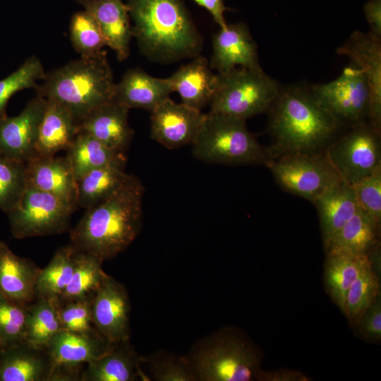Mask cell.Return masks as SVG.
<instances>
[{
	"mask_svg": "<svg viewBox=\"0 0 381 381\" xmlns=\"http://www.w3.org/2000/svg\"><path fill=\"white\" fill-rule=\"evenodd\" d=\"M78 125L66 107L55 100L47 99L38 131L35 157L54 156L60 150H66L79 132Z\"/></svg>",
	"mask_w": 381,
	"mask_h": 381,
	"instance_id": "cell-25",
	"label": "cell"
},
{
	"mask_svg": "<svg viewBox=\"0 0 381 381\" xmlns=\"http://www.w3.org/2000/svg\"><path fill=\"white\" fill-rule=\"evenodd\" d=\"M4 349H6L5 346H4V344H2V342L0 340V353L4 351Z\"/></svg>",
	"mask_w": 381,
	"mask_h": 381,
	"instance_id": "cell-47",
	"label": "cell"
},
{
	"mask_svg": "<svg viewBox=\"0 0 381 381\" xmlns=\"http://www.w3.org/2000/svg\"><path fill=\"white\" fill-rule=\"evenodd\" d=\"M310 377L301 372L279 369L274 371L262 370L258 381H307Z\"/></svg>",
	"mask_w": 381,
	"mask_h": 381,
	"instance_id": "cell-45",
	"label": "cell"
},
{
	"mask_svg": "<svg viewBox=\"0 0 381 381\" xmlns=\"http://www.w3.org/2000/svg\"><path fill=\"white\" fill-rule=\"evenodd\" d=\"M75 210L56 196L27 183L7 215L13 236L24 238L66 231Z\"/></svg>",
	"mask_w": 381,
	"mask_h": 381,
	"instance_id": "cell-8",
	"label": "cell"
},
{
	"mask_svg": "<svg viewBox=\"0 0 381 381\" xmlns=\"http://www.w3.org/2000/svg\"><path fill=\"white\" fill-rule=\"evenodd\" d=\"M201 7L205 8L212 16L214 22L219 28H224L227 23L224 18V13L228 10L223 0H193Z\"/></svg>",
	"mask_w": 381,
	"mask_h": 381,
	"instance_id": "cell-46",
	"label": "cell"
},
{
	"mask_svg": "<svg viewBox=\"0 0 381 381\" xmlns=\"http://www.w3.org/2000/svg\"><path fill=\"white\" fill-rule=\"evenodd\" d=\"M352 186L359 206L380 227L381 168L361 179Z\"/></svg>",
	"mask_w": 381,
	"mask_h": 381,
	"instance_id": "cell-41",
	"label": "cell"
},
{
	"mask_svg": "<svg viewBox=\"0 0 381 381\" xmlns=\"http://www.w3.org/2000/svg\"><path fill=\"white\" fill-rule=\"evenodd\" d=\"M69 33L73 48L82 57L98 54L106 47L97 21L85 10L72 16Z\"/></svg>",
	"mask_w": 381,
	"mask_h": 381,
	"instance_id": "cell-37",
	"label": "cell"
},
{
	"mask_svg": "<svg viewBox=\"0 0 381 381\" xmlns=\"http://www.w3.org/2000/svg\"><path fill=\"white\" fill-rule=\"evenodd\" d=\"M92 297L64 303L60 308L62 329L74 332H91L95 328L91 313Z\"/></svg>",
	"mask_w": 381,
	"mask_h": 381,
	"instance_id": "cell-42",
	"label": "cell"
},
{
	"mask_svg": "<svg viewBox=\"0 0 381 381\" xmlns=\"http://www.w3.org/2000/svg\"><path fill=\"white\" fill-rule=\"evenodd\" d=\"M167 79L173 92H178L183 104L202 111L210 102L217 74L212 71L208 60L199 54Z\"/></svg>",
	"mask_w": 381,
	"mask_h": 381,
	"instance_id": "cell-24",
	"label": "cell"
},
{
	"mask_svg": "<svg viewBox=\"0 0 381 381\" xmlns=\"http://www.w3.org/2000/svg\"><path fill=\"white\" fill-rule=\"evenodd\" d=\"M103 262L94 255L77 250L73 272L59 298L60 301L65 303L92 296L108 275L102 270Z\"/></svg>",
	"mask_w": 381,
	"mask_h": 381,
	"instance_id": "cell-34",
	"label": "cell"
},
{
	"mask_svg": "<svg viewBox=\"0 0 381 381\" xmlns=\"http://www.w3.org/2000/svg\"><path fill=\"white\" fill-rule=\"evenodd\" d=\"M380 229V227L359 206L355 214L325 248V253L368 254L379 243Z\"/></svg>",
	"mask_w": 381,
	"mask_h": 381,
	"instance_id": "cell-30",
	"label": "cell"
},
{
	"mask_svg": "<svg viewBox=\"0 0 381 381\" xmlns=\"http://www.w3.org/2000/svg\"><path fill=\"white\" fill-rule=\"evenodd\" d=\"M313 203L318 212L324 248L359 207L353 186L342 179L325 189Z\"/></svg>",
	"mask_w": 381,
	"mask_h": 381,
	"instance_id": "cell-22",
	"label": "cell"
},
{
	"mask_svg": "<svg viewBox=\"0 0 381 381\" xmlns=\"http://www.w3.org/2000/svg\"><path fill=\"white\" fill-rule=\"evenodd\" d=\"M27 186L26 164L0 153V210L8 213Z\"/></svg>",
	"mask_w": 381,
	"mask_h": 381,
	"instance_id": "cell-38",
	"label": "cell"
},
{
	"mask_svg": "<svg viewBox=\"0 0 381 381\" xmlns=\"http://www.w3.org/2000/svg\"><path fill=\"white\" fill-rule=\"evenodd\" d=\"M337 52L348 56L366 77L370 90L369 122L381 133V40L356 30Z\"/></svg>",
	"mask_w": 381,
	"mask_h": 381,
	"instance_id": "cell-15",
	"label": "cell"
},
{
	"mask_svg": "<svg viewBox=\"0 0 381 381\" xmlns=\"http://www.w3.org/2000/svg\"><path fill=\"white\" fill-rule=\"evenodd\" d=\"M45 74L40 60L32 56L17 70L0 80V121L7 116L6 106L11 97L24 89H36L38 86L37 82L43 80Z\"/></svg>",
	"mask_w": 381,
	"mask_h": 381,
	"instance_id": "cell-36",
	"label": "cell"
},
{
	"mask_svg": "<svg viewBox=\"0 0 381 381\" xmlns=\"http://www.w3.org/2000/svg\"><path fill=\"white\" fill-rule=\"evenodd\" d=\"M76 253L71 244L57 250L49 263L40 270L35 283V298L60 297L71 279Z\"/></svg>",
	"mask_w": 381,
	"mask_h": 381,
	"instance_id": "cell-33",
	"label": "cell"
},
{
	"mask_svg": "<svg viewBox=\"0 0 381 381\" xmlns=\"http://www.w3.org/2000/svg\"><path fill=\"white\" fill-rule=\"evenodd\" d=\"M205 116L169 97L150 111V138L170 150L191 145Z\"/></svg>",
	"mask_w": 381,
	"mask_h": 381,
	"instance_id": "cell-13",
	"label": "cell"
},
{
	"mask_svg": "<svg viewBox=\"0 0 381 381\" xmlns=\"http://www.w3.org/2000/svg\"><path fill=\"white\" fill-rule=\"evenodd\" d=\"M126 157L123 155L110 163L94 169L77 181V205L85 210L107 200L127 181Z\"/></svg>",
	"mask_w": 381,
	"mask_h": 381,
	"instance_id": "cell-28",
	"label": "cell"
},
{
	"mask_svg": "<svg viewBox=\"0 0 381 381\" xmlns=\"http://www.w3.org/2000/svg\"><path fill=\"white\" fill-rule=\"evenodd\" d=\"M53 370L46 350L26 344L0 353V381L52 380Z\"/></svg>",
	"mask_w": 381,
	"mask_h": 381,
	"instance_id": "cell-26",
	"label": "cell"
},
{
	"mask_svg": "<svg viewBox=\"0 0 381 381\" xmlns=\"http://www.w3.org/2000/svg\"><path fill=\"white\" fill-rule=\"evenodd\" d=\"M27 306L0 294V340L6 349L25 344Z\"/></svg>",
	"mask_w": 381,
	"mask_h": 381,
	"instance_id": "cell-39",
	"label": "cell"
},
{
	"mask_svg": "<svg viewBox=\"0 0 381 381\" xmlns=\"http://www.w3.org/2000/svg\"><path fill=\"white\" fill-rule=\"evenodd\" d=\"M370 264L368 254L326 253L324 269L325 290L341 311L349 288Z\"/></svg>",
	"mask_w": 381,
	"mask_h": 381,
	"instance_id": "cell-29",
	"label": "cell"
},
{
	"mask_svg": "<svg viewBox=\"0 0 381 381\" xmlns=\"http://www.w3.org/2000/svg\"><path fill=\"white\" fill-rule=\"evenodd\" d=\"M40 270L30 260L15 254L0 241V294L27 306L35 298V283Z\"/></svg>",
	"mask_w": 381,
	"mask_h": 381,
	"instance_id": "cell-23",
	"label": "cell"
},
{
	"mask_svg": "<svg viewBox=\"0 0 381 381\" xmlns=\"http://www.w3.org/2000/svg\"><path fill=\"white\" fill-rule=\"evenodd\" d=\"M140 357L130 346L128 340L115 344L101 357L87 363L81 376L84 381L147 380L140 368Z\"/></svg>",
	"mask_w": 381,
	"mask_h": 381,
	"instance_id": "cell-27",
	"label": "cell"
},
{
	"mask_svg": "<svg viewBox=\"0 0 381 381\" xmlns=\"http://www.w3.org/2000/svg\"><path fill=\"white\" fill-rule=\"evenodd\" d=\"M172 92L167 78L154 77L136 67L127 70L115 84L111 101L129 109L138 108L150 112Z\"/></svg>",
	"mask_w": 381,
	"mask_h": 381,
	"instance_id": "cell-20",
	"label": "cell"
},
{
	"mask_svg": "<svg viewBox=\"0 0 381 381\" xmlns=\"http://www.w3.org/2000/svg\"><path fill=\"white\" fill-rule=\"evenodd\" d=\"M364 13L373 37L381 40V0H370L364 6Z\"/></svg>",
	"mask_w": 381,
	"mask_h": 381,
	"instance_id": "cell-44",
	"label": "cell"
},
{
	"mask_svg": "<svg viewBox=\"0 0 381 381\" xmlns=\"http://www.w3.org/2000/svg\"><path fill=\"white\" fill-rule=\"evenodd\" d=\"M66 157L76 181L88 172L106 165L125 155L114 150L87 132L80 131L66 150Z\"/></svg>",
	"mask_w": 381,
	"mask_h": 381,
	"instance_id": "cell-32",
	"label": "cell"
},
{
	"mask_svg": "<svg viewBox=\"0 0 381 381\" xmlns=\"http://www.w3.org/2000/svg\"><path fill=\"white\" fill-rule=\"evenodd\" d=\"M281 85L262 68L237 67L217 73L210 112L246 120L267 112Z\"/></svg>",
	"mask_w": 381,
	"mask_h": 381,
	"instance_id": "cell-7",
	"label": "cell"
},
{
	"mask_svg": "<svg viewBox=\"0 0 381 381\" xmlns=\"http://www.w3.org/2000/svg\"><path fill=\"white\" fill-rule=\"evenodd\" d=\"M380 296V278L370 264L349 288L341 312L351 323L360 317Z\"/></svg>",
	"mask_w": 381,
	"mask_h": 381,
	"instance_id": "cell-35",
	"label": "cell"
},
{
	"mask_svg": "<svg viewBox=\"0 0 381 381\" xmlns=\"http://www.w3.org/2000/svg\"><path fill=\"white\" fill-rule=\"evenodd\" d=\"M114 344L105 339L97 330L85 333L60 330L46 349L53 364L52 377L59 370L75 368L101 357Z\"/></svg>",
	"mask_w": 381,
	"mask_h": 381,
	"instance_id": "cell-17",
	"label": "cell"
},
{
	"mask_svg": "<svg viewBox=\"0 0 381 381\" xmlns=\"http://www.w3.org/2000/svg\"><path fill=\"white\" fill-rule=\"evenodd\" d=\"M380 134L370 122L356 124L324 154L341 179L353 186L381 168Z\"/></svg>",
	"mask_w": 381,
	"mask_h": 381,
	"instance_id": "cell-10",
	"label": "cell"
},
{
	"mask_svg": "<svg viewBox=\"0 0 381 381\" xmlns=\"http://www.w3.org/2000/svg\"><path fill=\"white\" fill-rule=\"evenodd\" d=\"M311 92L318 103L341 125L351 126L369 119L370 90L363 71L351 64L335 80L313 85Z\"/></svg>",
	"mask_w": 381,
	"mask_h": 381,
	"instance_id": "cell-11",
	"label": "cell"
},
{
	"mask_svg": "<svg viewBox=\"0 0 381 381\" xmlns=\"http://www.w3.org/2000/svg\"><path fill=\"white\" fill-rule=\"evenodd\" d=\"M267 112L274 140L270 157L319 153L342 126L318 103L310 87L301 85H281Z\"/></svg>",
	"mask_w": 381,
	"mask_h": 381,
	"instance_id": "cell-2",
	"label": "cell"
},
{
	"mask_svg": "<svg viewBox=\"0 0 381 381\" xmlns=\"http://www.w3.org/2000/svg\"><path fill=\"white\" fill-rule=\"evenodd\" d=\"M35 89L38 96L66 107L78 122L98 107L112 100L116 83L103 50L82 57L45 74Z\"/></svg>",
	"mask_w": 381,
	"mask_h": 381,
	"instance_id": "cell-4",
	"label": "cell"
},
{
	"mask_svg": "<svg viewBox=\"0 0 381 381\" xmlns=\"http://www.w3.org/2000/svg\"><path fill=\"white\" fill-rule=\"evenodd\" d=\"M196 381L258 380L263 353L243 330L223 327L198 341L185 356Z\"/></svg>",
	"mask_w": 381,
	"mask_h": 381,
	"instance_id": "cell-5",
	"label": "cell"
},
{
	"mask_svg": "<svg viewBox=\"0 0 381 381\" xmlns=\"http://www.w3.org/2000/svg\"><path fill=\"white\" fill-rule=\"evenodd\" d=\"M133 36L150 60L167 64L199 55L202 39L181 0H126Z\"/></svg>",
	"mask_w": 381,
	"mask_h": 381,
	"instance_id": "cell-3",
	"label": "cell"
},
{
	"mask_svg": "<svg viewBox=\"0 0 381 381\" xmlns=\"http://www.w3.org/2000/svg\"><path fill=\"white\" fill-rule=\"evenodd\" d=\"M129 109L113 101L92 110L78 125L106 146L125 152L134 135L128 123Z\"/></svg>",
	"mask_w": 381,
	"mask_h": 381,
	"instance_id": "cell-21",
	"label": "cell"
},
{
	"mask_svg": "<svg viewBox=\"0 0 381 381\" xmlns=\"http://www.w3.org/2000/svg\"><path fill=\"white\" fill-rule=\"evenodd\" d=\"M92 323L111 344L129 340L130 301L123 284L107 275L91 301Z\"/></svg>",
	"mask_w": 381,
	"mask_h": 381,
	"instance_id": "cell-12",
	"label": "cell"
},
{
	"mask_svg": "<svg viewBox=\"0 0 381 381\" xmlns=\"http://www.w3.org/2000/svg\"><path fill=\"white\" fill-rule=\"evenodd\" d=\"M150 380L155 381H196L185 356L159 351L145 358Z\"/></svg>",
	"mask_w": 381,
	"mask_h": 381,
	"instance_id": "cell-40",
	"label": "cell"
},
{
	"mask_svg": "<svg viewBox=\"0 0 381 381\" xmlns=\"http://www.w3.org/2000/svg\"><path fill=\"white\" fill-rule=\"evenodd\" d=\"M210 66L218 73H226L237 67L262 68L257 44L244 23L227 24L213 35Z\"/></svg>",
	"mask_w": 381,
	"mask_h": 381,
	"instance_id": "cell-16",
	"label": "cell"
},
{
	"mask_svg": "<svg viewBox=\"0 0 381 381\" xmlns=\"http://www.w3.org/2000/svg\"><path fill=\"white\" fill-rule=\"evenodd\" d=\"M97 21L106 46L123 61L130 55L133 36L131 20L126 0H78Z\"/></svg>",
	"mask_w": 381,
	"mask_h": 381,
	"instance_id": "cell-18",
	"label": "cell"
},
{
	"mask_svg": "<svg viewBox=\"0 0 381 381\" xmlns=\"http://www.w3.org/2000/svg\"><path fill=\"white\" fill-rule=\"evenodd\" d=\"M25 164L27 183L77 209V181L66 156H37Z\"/></svg>",
	"mask_w": 381,
	"mask_h": 381,
	"instance_id": "cell-19",
	"label": "cell"
},
{
	"mask_svg": "<svg viewBox=\"0 0 381 381\" xmlns=\"http://www.w3.org/2000/svg\"><path fill=\"white\" fill-rule=\"evenodd\" d=\"M363 339L378 344L381 340V296L356 320L351 322Z\"/></svg>",
	"mask_w": 381,
	"mask_h": 381,
	"instance_id": "cell-43",
	"label": "cell"
},
{
	"mask_svg": "<svg viewBox=\"0 0 381 381\" xmlns=\"http://www.w3.org/2000/svg\"><path fill=\"white\" fill-rule=\"evenodd\" d=\"M191 145L193 156L210 164H265L270 157L246 120L210 111Z\"/></svg>",
	"mask_w": 381,
	"mask_h": 381,
	"instance_id": "cell-6",
	"label": "cell"
},
{
	"mask_svg": "<svg viewBox=\"0 0 381 381\" xmlns=\"http://www.w3.org/2000/svg\"><path fill=\"white\" fill-rule=\"evenodd\" d=\"M59 298H41L27 306L25 344L46 350L50 340L62 329Z\"/></svg>",
	"mask_w": 381,
	"mask_h": 381,
	"instance_id": "cell-31",
	"label": "cell"
},
{
	"mask_svg": "<svg viewBox=\"0 0 381 381\" xmlns=\"http://www.w3.org/2000/svg\"><path fill=\"white\" fill-rule=\"evenodd\" d=\"M144 193L140 180L130 174L117 192L86 210L71 232V245L103 261L123 252L141 231Z\"/></svg>",
	"mask_w": 381,
	"mask_h": 381,
	"instance_id": "cell-1",
	"label": "cell"
},
{
	"mask_svg": "<svg viewBox=\"0 0 381 381\" xmlns=\"http://www.w3.org/2000/svg\"><path fill=\"white\" fill-rule=\"evenodd\" d=\"M265 165L282 189L312 202L341 179L324 152L284 154L270 157Z\"/></svg>",
	"mask_w": 381,
	"mask_h": 381,
	"instance_id": "cell-9",
	"label": "cell"
},
{
	"mask_svg": "<svg viewBox=\"0 0 381 381\" xmlns=\"http://www.w3.org/2000/svg\"><path fill=\"white\" fill-rule=\"evenodd\" d=\"M47 99L37 95L20 114L0 121V153L26 163L35 157L38 131Z\"/></svg>",
	"mask_w": 381,
	"mask_h": 381,
	"instance_id": "cell-14",
	"label": "cell"
}]
</instances>
